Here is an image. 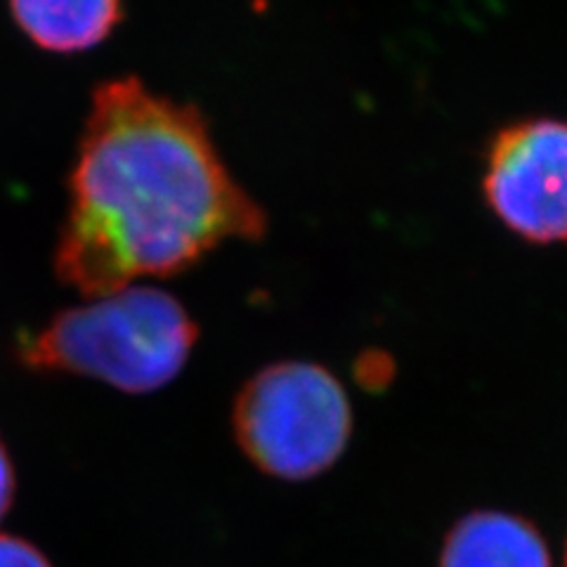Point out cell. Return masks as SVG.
<instances>
[{
    "label": "cell",
    "instance_id": "cell-1",
    "mask_svg": "<svg viewBox=\"0 0 567 567\" xmlns=\"http://www.w3.org/2000/svg\"><path fill=\"white\" fill-rule=\"evenodd\" d=\"M69 194L55 272L91 298L177 275L223 241H256L268 227L204 116L137 79L95 91Z\"/></svg>",
    "mask_w": 567,
    "mask_h": 567
},
{
    "label": "cell",
    "instance_id": "cell-2",
    "mask_svg": "<svg viewBox=\"0 0 567 567\" xmlns=\"http://www.w3.org/2000/svg\"><path fill=\"white\" fill-rule=\"evenodd\" d=\"M199 329L181 300L150 287H126L71 308L20 341V362L45 374L100 379L123 393L171 383Z\"/></svg>",
    "mask_w": 567,
    "mask_h": 567
},
{
    "label": "cell",
    "instance_id": "cell-3",
    "mask_svg": "<svg viewBox=\"0 0 567 567\" xmlns=\"http://www.w3.org/2000/svg\"><path fill=\"white\" fill-rule=\"evenodd\" d=\"M233 429L262 473L303 483L339 464L352 437L343 383L315 362H275L248 379L235 400Z\"/></svg>",
    "mask_w": 567,
    "mask_h": 567
},
{
    "label": "cell",
    "instance_id": "cell-4",
    "mask_svg": "<svg viewBox=\"0 0 567 567\" xmlns=\"http://www.w3.org/2000/svg\"><path fill=\"white\" fill-rule=\"evenodd\" d=\"M483 192L494 216L529 244H567V121L527 118L494 135Z\"/></svg>",
    "mask_w": 567,
    "mask_h": 567
},
{
    "label": "cell",
    "instance_id": "cell-5",
    "mask_svg": "<svg viewBox=\"0 0 567 567\" xmlns=\"http://www.w3.org/2000/svg\"><path fill=\"white\" fill-rule=\"evenodd\" d=\"M437 567H554L535 523L508 511H471L447 532Z\"/></svg>",
    "mask_w": 567,
    "mask_h": 567
},
{
    "label": "cell",
    "instance_id": "cell-6",
    "mask_svg": "<svg viewBox=\"0 0 567 567\" xmlns=\"http://www.w3.org/2000/svg\"><path fill=\"white\" fill-rule=\"evenodd\" d=\"M10 8L35 45L60 55L100 45L121 22V0H10Z\"/></svg>",
    "mask_w": 567,
    "mask_h": 567
},
{
    "label": "cell",
    "instance_id": "cell-7",
    "mask_svg": "<svg viewBox=\"0 0 567 567\" xmlns=\"http://www.w3.org/2000/svg\"><path fill=\"white\" fill-rule=\"evenodd\" d=\"M0 567H52L33 544L0 535Z\"/></svg>",
    "mask_w": 567,
    "mask_h": 567
},
{
    "label": "cell",
    "instance_id": "cell-8",
    "mask_svg": "<svg viewBox=\"0 0 567 567\" xmlns=\"http://www.w3.org/2000/svg\"><path fill=\"white\" fill-rule=\"evenodd\" d=\"M12 496H14V468L6 445L0 442V520H3V516L10 508Z\"/></svg>",
    "mask_w": 567,
    "mask_h": 567
},
{
    "label": "cell",
    "instance_id": "cell-9",
    "mask_svg": "<svg viewBox=\"0 0 567 567\" xmlns=\"http://www.w3.org/2000/svg\"><path fill=\"white\" fill-rule=\"evenodd\" d=\"M565 567H567V542H565Z\"/></svg>",
    "mask_w": 567,
    "mask_h": 567
}]
</instances>
